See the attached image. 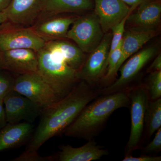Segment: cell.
<instances>
[{"instance_id": "cell-6", "label": "cell", "mask_w": 161, "mask_h": 161, "mask_svg": "<svg viewBox=\"0 0 161 161\" xmlns=\"http://www.w3.org/2000/svg\"><path fill=\"white\" fill-rule=\"evenodd\" d=\"M7 123H19L22 120L32 123L43 108L29 98L12 90L3 99Z\"/></svg>"}, {"instance_id": "cell-27", "label": "cell", "mask_w": 161, "mask_h": 161, "mask_svg": "<svg viewBox=\"0 0 161 161\" xmlns=\"http://www.w3.org/2000/svg\"><path fill=\"white\" fill-rule=\"evenodd\" d=\"M161 156H141L134 157L131 156H127L122 160L123 161H160Z\"/></svg>"}, {"instance_id": "cell-32", "label": "cell", "mask_w": 161, "mask_h": 161, "mask_svg": "<svg viewBox=\"0 0 161 161\" xmlns=\"http://www.w3.org/2000/svg\"><path fill=\"white\" fill-rule=\"evenodd\" d=\"M7 21V18L4 11H0V26Z\"/></svg>"}, {"instance_id": "cell-22", "label": "cell", "mask_w": 161, "mask_h": 161, "mask_svg": "<svg viewBox=\"0 0 161 161\" xmlns=\"http://www.w3.org/2000/svg\"><path fill=\"white\" fill-rule=\"evenodd\" d=\"M121 44L122 40L117 47L108 56L105 65L107 72L103 78L105 81H109L118 71L117 65L121 55Z\"/></svg>"}, {"instance_id": "cell-19", "label": "cell", "mask_w": 161, "mask_h": 161, "mask_svg": "<svg viewBox=\"0 0 161 161\" xmlns=\"http://www.w3.org/2000/svg\"><path fill=\"white\" fill-rule=\"evenodd\" d=\"M33 125L28 122L8 124L0 130V152L19 147L31 134Z\"/></svg>"}, {"instance_id": "cell-8", "label": "cell", "mask_w": 161, "mask_h": 161, "mask_svg": "<svg viewBox=\"0 0 161 161\" xmlns=\"http://www.w3.org/2000/svg\"><path fill=\"white\" fill-rule=\"evenodd\" d=\"M46 42L31 28L0 30V50L2 51L26 48L37 52L44 47Z\"/></svg>"}, {"instance_id": "cell-31", "label": "cell", "mask_w": 161, "mask_h": 161, "mask_svg": "<svg viewBox=\"0 0 161 161\" xmlns=\"http://www.w3.org/2000/svg\"><path fill=\"white\" fill-rule=\"evenodd\" d=\"M12 0H0V11H3L9 6Z\"/></svg>"}, {"instance_id": "cell-14", "label": "cell", "mask_w": 161, "mask_h": 161, "mask_svg": "<svg viewBox=\"0 0 161 161\" xmlns=\"http://www.w3.org/2000/svg\"><path fill=\"white\" fill-rule=\"evenodd\" d=\"M44 48L48 51L53 57L65 61L77 71L85 61L83 52L78 47L67 41L61 40L47 41Z\"/></svg>"}, {"instance_id": "cell-9", "label": "cell", "mask_w": 161, "mask_h": 161, "mask_svg": "<svg viewBox=\"0 0 161 161\" xmlns=\"http://www.w3.org/2000/svg\"><path fill=\"white\" fill-rule=\"evenodd\" d=\"M112 35L107 34L103 38L99 45L92 52L87 60L77 72L78 80L91 85L97 81L103 75L109 52Z\"/></svg>"}, {"instance_id": "cell-30", "label": "cell", "mask_w": 161, "mask_h": 161, "mask_svg": "<svg viewBox=\"0 0 161 161\" xmlns=\"http://www.w3.org/2000/svg\"><path fill=\"white\" fill-rule=\"evenodd\" d=\"M121 1H122L130 7H133V6L137 7L141 3H144L148 0H121Z\"/></svg>"}, {"instance_id": "cell-13", "label": "cell", "mask_w": 161, "mask_h": 161, "mask_svg": "<svg viewBox=\"0 0 161 161\" xmlns=\"http://www.w3.org/2000/svg\"><path fill=\"white\" fill-rule=\"evenodd\" d=\"M135 12L131 13L126 23L133 28L154 30L160 22L161 4L157 0H148L139 5Z\"/></svg>"}, {"instance_id": "cell-33", "label": "cell", "mask_w": 161, "mask_h": 161, "mask_svg": "<svg viewBox=\"0 0 161 161\" xmlns=\"http://www.w3.org/2000/svg\"><path fill=\"white\" fill-rule=\"evenodd\" d=\"M1 50H0V53H1ZM0 70H2V69H1V66H0Z\"/></svg>"}, {"instance_id": "cell-5", "label": "cell", "mask_w": 161, "mask_h": 161, "mask_svg": "<svg viewBox=\"0 0 161 161\" xmlns=\"http://www.w3.org/2000/svg\"><path fill=\"white\" fill-rule=\"evenodd\" d=\"M69 30L66 38L73 40L83 53H91L103 38V31L96 14L76 19Z\"/></svg>"}, {"instance_id": "cell-15", "label": "cell", "mask_w": 161, "mask_h": 161, "mask_svg": "<svg viewBox=\"0 0 161 161\" xmlns=\"http://www.w3.org/2000/svg\"><path fill=\"white\" fill-rule=\"evenodd\" d=\"M40 0H12L3 11L14 25L29 24L40 15Z\"/></svg>"}, {"instance_id": "cell-17", "label": "cell", "mask_w": 161, "mask_h": 161, "mask_svg": "<svg viewBox=\"0 0 161 161\" xmlns=\"http://www.w3.org/2000/svg\"><path fill=\"white\" fill-rule=\"evenodd\" d=\"M60 150L58 158L60 161L97 160L109 153L108 150L102 149L92 139L81 147L75 148L70 145L62 146Z\"/></svg>"}, {"instance_id": "cell-16", "label": "cell", "mask_w": 161, "mask_h": 161, "mask_svg": "<svg viewBox=\"0 0 161 161\" xmlns=\"http://www.w3.org/2000/svg\"><path fill=\"white\" fill-rule=\"evenodd\" d=\"M76 19L70 17H46L32 27L34 31L46 42L66 38L71 25Z\"/></svg>"}, {"instance_id": "cell-10", "label": "cell", "mask_w": 161, "mask_h": 161, "mask_svg": "<svg viewBox=\"0 0 161 161\" xmlns=\"http://www.w3.org/2000/svg\"><path fill=\"white\" fill-rule=\"evenodd\" d=\"M37 52L30 49L21 48L1 51L0 66L19 75L37 72Z\"/></svg>"}, {"instance_id": "cell-1", "label": "cell", "mask_w": 161, "mask_h": 161, "mask_svg": "<svg viewBox=\"0 0 161 161\" xmlns=\"http://www.w3.org/2000/svg\"><path fill=\"white\" fill-rule=\"evenodd\" d=\"M84 81L77 84L66 96L43 109L40 122L25 151L15 161H44L38 150L52 137L64 132L84 107L97 98L99 92Z\"/></svg>"}, {"instance_id": "cell-26", "label": "cell", "mask_w": 161, "mask_h": 161, "mask_svg": "<svg viewBox=\"0 0 161 161\" xmlns=\"http://www.w3.org/2000/svg\"><path fill=\"white\" fill-rule=\"evenodd\" d=\"M155 133L152 142L144 148L147 153H152L160 151L161 149V128H159Z\"/></svg>"}, {"instance_id": "cell-20", "label": "cell", "mask_w": 161, "mask_h": 161, "mask_svg": "<svg viewBox=\"0 0 161 161\" xmlns=\"http://www.w3.org/2000/svg\"><path fill=\"white\" fill-rule=\"evenodd\" d=\"M91 0H40V15H54L63 13L79 12L92 9Z\"/></svg>"}, {"instance_id": "cell-28", "label": "cell", "mask_w": 161, "mask_h": 161, "mask_svg": "<svg viewBox=\"0 0 161 161\" xmlns=\"http://www.w3.org/2000/svg\"><path fill=\"white\" fill-rule=\"evenodd\" d=\"M7 125L3 100H0V130Z\"/></svg>"}, {"instance_id": "cell-24", "label": "cell", "mask_w": 161, "mask_h": 161, "mask_svg": "<svg viewBox=\"0 0 161 161\" xmlns=\"http://www.w3.org/2000/svg\"><path fill=\"white\" fill-rule=\"evenodd\" d=\"M131 13L127 15L119 23L111 29L112 31V35L108 55L117 47L121 41L125 31V25L127 18Z\"/></svg>"}, {"instance_id": "cell-23", "label": "cell", "mask_w": 161, "mask_h": 161, "mask_svg": "<svg viewBox=\"0 0 161 161\" xmlns=\"http://www.w3.org/2000/svg\"><path fill=\"white\" fill-rule=\"evenodd\" d=\"M149 89L151 100L161 97V70L151 72L149 78Z\"/></svg>"}, {"instance_id": "cell-7", "label": "cell", "mask_w": 161, "mask_h": 161, "mask_svg": "<svg viewBox=\"0 0 161 161\" xmlns=\"http://www.w3.org/2000/svg\"><path fill=\"white\" fill-rule=\"evenodd\" d=\"M131 105V130L127 150L132 151L138 147L143 131L148 95L143 87H138L128 93Z\"/></svg>"}, {"instance_id": "cell-11", "label": "cell", "mask_w": 161, "mask_h": 161, "mask_svg": "<svg viewBox=\"0 0 161 161\" xmlns=\"http://www.w3.org/2000/svg\"><path fill=\"white\" fill-rule=\"evenodd\" d=\"M156 48L151 47L132 56L120 69V75L112 84L99 91L105 95L122 91L124 87L136 76L142 69L154 56Z\"/></svg>"}, {"instance_id": "cell-12", "label": "cell", "mask_w": 161, "mask_h": 161, "mask_svg": "<svg viewBox=\"0 0 161 161\" xmlns=\"http://www.w3.org/2000/svg\"><path fill=\"white\" fill-rule=\"evenodd\" d=\"M95 14L103 32L118 24L137 7H130L121 0H95Z\"/></svg>"}, {"instance_id": "cell-2", "label": "cell", "mask_w": 161, "mask_h": 161, "mask_svg": "<svg viewBox=\"0 0 161 161\" xmlns=\"http://www.w3.org/2000/svg\"><path fill=\"white\" fill-rule=\"evenodd\" d=\"M130 103L127 92L122 91L95 98L86 105L75 120L64 131L69 137L91 140L116 110Z\"/></svg>"}, {"instance_id": "cell-25", "label": "cell", "mask_w": 161, "mask_h": 161, "mask_svg": "<svg viewBox=\"0 0 161 161\" xmlns=\"http://www.w3.org/2000/svg\"><path fill=\"white\" fill-rule=\"evenodd\" d=\"M14 79L0 72V100H3L7 94L13 90Z\"/></svg>"}, {"instance_id": "cell-4", "label": "cell", "mask_w": 161, "mask_h": 161, "mask_svg": "<svg viewBox=\"0 0 161 161\" xmlns=\"http://www.w3.org/2000/svg\"><path fill=\"white\" fill-rule=\"evenodd\" d=\"M13 90L43 109L60 99L37 72L19 75L14 79Z\"/></svg>"}, {"instance_id": "cell-3", "label": "cell", "mask_w": 161, "mask_h": 161, "mask_svg": "<svg viewBox=\"0 0 161 161\" xmlns=\"http://www.w3.org/2000/svg\"><path fill=\"white\" fill-rule=\"evenodd\" d=\"M37 73L61 99L74 89L78 80L77 71L63 60L56 59L45 48L37 52Z\"/></svg>"}, {"instance_id": "cell-21", "label": "cell", "mask_w": 161, "mask_h": 161, "mask_svg": "<svg viewBox=\"0 0 161 161\" xmlns=\"http://www.w3.org/2000/svg\"><path fill=\"white\" fill-rule=\"evenodd\" d=\"M147 132L150 136L161 126V98L148 103L145 115Z\"/></svg>"}, {"instance_id": "cell-18", "label": "cell", "mask_w": 161, "mask_h": 161, "mask_svg": "<svg viewBox=\"0 0 161 161\" xmlns=\"http://www.w3.org/2000/svg\"><path fill=\"white\" fill-rule=\"evenodd\" d=\"M156 34L155 30L133 28L125 32L122 39L121 55L117 65L118 71L128 58L138 51Z\"/></svg>"}, {"instance_id": "cell-29", "label": "cell", "mask_w": 161, "mask_h": 161, "mask_svg": "<svg viewBox=\"0 0 161 161\" xmlns=\"http://www.w3.org/2000/svg\"><path fill=\"white\" fill-rule=\"evenodd\" d=\"M161 70V55H158L156 58L149 69V71L151 72Z\"/></svg>"}]
</instances>
